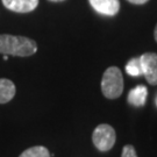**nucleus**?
Here are the masks:
<instances>
[{
	"mask_svg": "<svg viewBox=\"0 0 157 157\" xmlns=\"http://www.w3.org/2000/svg\"><path fill=\"white\" fill-rule=\"evenodd\" d=\"M102 94L108 99H117L124 92V77L121 70L117 67H108L104 72L101 80Z\"/></svg>",
	"mask_w": 157,
	"mask_h": 157,
	"instance_id": "2",
	"label": "nucleus"
},
{
	"mask_svg": "<svg viewBox=\"0 0 157 157\" xmlns=\"http://www.w3.org/2000/svg\"><path fill=\"white\" fill-rule=\"evenodd\" d=\"M19 157H50V154L45 147L35 146L25 150Z\"/></svg>",
	"mask_w": 157,
	"mask_h": 157,
	"instance_id": "9",
	"label": "nucleus"
},
{
	"mask_svg": "<svg viewBox=\"0 0 157 157\" xmlns=\"http://www.w3.org/2000/svg\"><path fill=\"white\" fill-rule=\"evenodd\" d=\"M156 105H157V97H156Z\"/></svg>",
	"mask_w": 157,
	"mask_h": 157,
	"instance_id": "16",
	"label": "nucleus"
},
{
	"mask_svg": "<svg viewBox=\"0 0 157 157\" xmlns=\"http://www.w3.org/2000/svg\"><path fill=\"white\" fill-rule=\"evenodd\" d=\"M15 85L10 79H0V104L11 101L15 95Z\"/></svg>",
	"mask_w": 157,
	"mask_h": 157,
	"instance_id": "8",
	"label": "nucleus"
},
{
	"mask_svg": "<svg viewBox=\"0 0 157 157\" xmlns=\"http://www.w3.org/2000/svg\"><path fill=\"white\" fill-rule=\"evenodd\" d=\"M4 59L7 61V59H8V55H4Z\"/></svg>",
	"mask_w": 157,
	"mask_h": 157,
	"instance_id": "15",
	"label": "nucleus"
},
{
	"mask_svg": "<svg viewBox=\"0 0 157 157\" xmlns=\"http://www.w3.org/2000/svg\"><path fill=\"white\" fill-rule=\"evenodd\" d=\"M154 35H155V40H156V42H157V25H156V27H155V32H154Z\"/></svg>",
	"mask_w": 157,
	"mask_h": 157,
	"instance_id": "13",
	"label": "nucleus"
},
{
	"mask_svg": "<svg viewBox=\"0 0 157 157\" xmlns=\"http://www.w3.org/2000/svg\"><path fill=\"white\" fill-rule=\"evenodd\" d=\"M142 75L147 82L151 85H157V54L146 52L140 57Z\"/></svg>",
	"mask_w": 157,
	"mask_h": 157,
	"instance_id": "4",
	"label": "nucleus"
},
{
	"mask_svg": "<svg viewBox=\"0 0 157 157\" xmlns=\"http://www.w3.org/2000/svg\"><path fill=\"white\" fill-rule=\"evenodd\" d=\"M89 1L95 12L107 17H114L115 14H118L120 10L119 0H89Z\"/></svg>",
	"mask_w": 157,
	"mask_h": 157,
	"instance_id": "5",
	"label": "nucleus"
},
{
	"mask_svg": "<svg viewBox=\"0 0 157 157\" xmlns=\"http://www.w3.org/2000/svg\"><path fill=\"white\" fill-rule=\"evenodd\" d=\"M2 4L10 11L17 13H28L37 7L39 0H2Z\"/></svg>",
	"mask_w": 157,
	"mask_h": 157,
	"instance_id": "6",
	"label": "nucleus"
},
{
	"mask_svg": "<svg viewBox=\"0 0 157 157\" xmlns=\"http://www.w3.org/2000/svg\"><path fill=\"white\" fill-rule=\"evenodd\" d=\"M51 2H59V1H63V0H49Z\"/></svg>",
	"mask_w": 157,
	"mask_h": 157,
	"instance_id": "14",
	"label": "nucleus"
},
{
	"mask_svg": "<svg viewBox=\"0 0 157 157\" xmlns=\"http://www.w3.org/2000/svg\"><path fill=\"white\" fill-rule=\"evenodd\" d=\"M121 157H137L136 151H135V148L133 146H126L122 149V155Z\"/></svg>",
	"mask_w": 157,
	"mask_h": 157,
	"instance_id": "11",
	"label": "nucleus"
},
{
	"mask_svg": "<svg viewBox=\"0 0 157 157\" xmlns=\"http://www.w3.org/2000/svg\"><path fill=\"white\" fill-rule=\"evenodd\" d=\"M115 130L109 124H99L92 134V141L95 148L100 151L111 150L115 143Z\"/></svg>",
	"mask_w": 157,
	"mask_h": 157,
	"instance_id": "3",
	"label": "nucleus"
},
{
	"mask_svg": "<svg viewBox=\"0 0 157 157\" xmlns=\"http://www.w3.org/2000/svg\"><path fill=\"white\" fill-rule=\"evenodd\" d=\"M129 2L135 4V5H142V4H146L148 0H128Z\"/></svg>",
	"mask_w": 157,
	"mask_h": 157,
	"instance_id": "12",
	"label": "nucleus"
},
{
	"mask_svg": "<svg viewBox=\"0 0 157 157\" xmlns=\"http://www.w3.org/2000/svg\"><path fill=\"white\" fill-rule=\"evenodd\" d=\"M37 51V44L26 36H15L10 34L0 35V54L11 56L28 57Z\"/></svg>",
	"mask_w": 157,
	"mask_h": 157,
	"instance_id": "1",
	"label": "nucleus"
},
{
	"mask_svg": "<svg viewBox=\"0 0 157 157\" xmlns=\"http://www.w3.org/2000/svg\"><path fill=\"white\" fill-rule=\"evenodd\" d=\"M147 95H148V90L146 86L139 85V86L134 87L133 90H130L128 94V102L136 107L143 106L146 104Z\"/></svg>",
	"mask_w": 157,
	"mask_h": 157,
	"instance_id": "7",
	"label": "nucleus"
},
{
	"mask_svg": "<svg viewBox=\"0 0 157 157\" xmlns=\"http://www.w3.org/2000/svg\"><path fill=\"white\" fill-rule=\"evenodd\" d=\"M126 72L128 73L129 76H134V77H137V76L142 75V67H141L140 57L132 58L127 63V65H126Z\"/></svg>",
	"mask_w": 157,
	"mask_h": 157,
	"instance_id": "10",
	"label": "nucleus"
}]
</instances>
